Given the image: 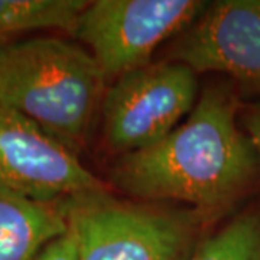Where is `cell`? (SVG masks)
<instances>
[{
	"instance_id": "7a4b0ae2",
	"label": "cell",
	"mask_w": 260,
	"mask_h": 260,
	"mask_svg": "<svg viewBox=\"0 0 260 260\" xmlns=\"http://www.w3.org/2000/svg\"><path fill=\"white\" fill-rule=\"evenodd\" d=\"M106 77L85 48L41 37L0 45V104L78 155L104 97Z\"/></svg>"
},
{
	"instance_id": "6da1fadb",
	"label": "cell",
	"mask_w": 260,
	"mask_h": 260,
	"mask_svg": "<svg viewBox=\"0 0 260 260\" xmlns=\"http://www.w3.org/2000/svg\"><path fill=\"white\" fill-rule=\"evenodd\" d=\"M259 155L237 124L230 88L208 87L184 123L150 148L123 155L112 184L145 201H181L213 218L250 186Z\"/></svg>"
},
{
	"instance_id": "277c9868",
	"label": "cell",
	"mask_w": 260,
	"mask_h": 260,
	"mask_svg": "<svg viewBox=\"0 0 260 260\" xmlns=\"http://www.w3.org/2000/svg\"><path fill=\"white\" fill-rule=\"evenodd\" d=\"M197 93V74L179 61L148 64L120 75L102 102L109 149L123 156L153 146L192 112Z\"/></svg>"
},
{
	"instance_id": "5b68a950",
	"label": "cell",
	"mask_w": 260,
	"mask_h": 260,
	"mask_svg": "<svg viewBox=\"0 0 260 260\" xmlns=\"http://www.w3.org/2000/svg\"><path fill=\"white\" fill-rule=\"evenodd\" d=\"M207 6L200 0H95L81 13L74 37L90 48L106 78H119L150 64L153 51Z\"/></svg>"
},
{
	"instance_id": "30bf717a",
	"label": "cell",
	"mask_w": 260,
	"mask_h": 260,
	"mask_svg": "<svg viewBox=\"0 0 260 260\" xmlns=\"http://www.w3.org/2000/svg\"><path fill=\"white\" fill-rule=\"evenodd\" d=\"M189 260H260V215L237 217L200 243Z\"/></svg>"
},
{
	"instance_id": "7c38bea8",
	"label": "cell",
	"mask_w": 260,
	"mask_h": 260,
	"mask_svg": "<svg viewBox=\"0 0 260 260\" xmlns=\"http://www.w3.org/2000/svg\"><path fill=\"white\" fill-rule=\"evenodd\" d=\"M243 120L244 127L247 130V136L260 158V103L247 110Z\"/></svg>"
},
{
	"instance_id": "ba28073f",
	"label": "cell",
	"mask_w": 260,
	"mask_h": 260,
	"mask_svg": "<svg viewBox=\"0 0 260 260\" xmlns=\"http://www.w3.org/2000/svg\"><path fill=\"white\" fill-rule=\"evenodd\" d=\"M67 230L64 201L39 203L0 186V260H30Z\"/></svg>"
},
{
	"instance_id": "52a82bcc",
	"label": "cell",
	"mask_w": 260,
	"mask_h": 260,
	"mask_svg": "<svg viewBox=\"0 0 260 260\" xmlns=\"http://www.w3.org/2000/svg\"><path fill=\"white\" fill-rule=\"evenodd\" d=\"M169 59L195 74L221 73L260 90V2L221 0L208 5L181 32Z\"/></svg>"
},
{
	"instance_id": "8992f818",
	"label": "cell",
	"mask_w": 260,
	"mask_h": 260,
	"mask_svg": "<svg viewBox=\"0 0 260 260\" xmlns=\"http://www.w3.org/2000/svg\"><path fill=\"white\" fill-rule=\"evenodd\" d=\"M0 186L39 203L107 192L109 186L37 123L0 104Z\"/></svg>"
},
{
	"instance_id": "9c48e42d",
	"label": "cell",
	"mask_w": 260,
	"mask_h": 260,
	"mask_svg": "<svg viewBox=\"0 0 260 260\" xmlns=\"http://www.w3.org/2000/svg\"><path fill=\"white\" fill-rule=\"evenodd\" d=\"M90 2L84 0H0V45L20 34L61 29L73 37Z\"/></svg>"
},
{
	"instance_id": "3957f363",
	"label": "cell",
	"mask_w": 260,
	"mask_h": 260,
	"mask_svg": "<svg viewBox=\"0 0 260 260\" xmlns=\"http://www.w3.org/2000/svg\"><path fill=\"white\" fill-rule=\"evenodd\" d=\"M80 260H189L210 220L194 208H167L113 198L110 192L64 200Z\"/></svg>"
},
{
	"instance_id": "8fae6325",
	"label": "cell",
	"mask_w": 260,
	"mask_h": 260,
	"mask_svg": "<svg viewBox=\"0 0 260 260\" xmlns=\"http://www.w3.org/2000/svg\"><path fill=\"white\" fill-rule=\"evenodd\" d=\"M30 260H80L78 244L73 230H68L59 237L49 242Z\"/></svg>"
}]
</instances>
